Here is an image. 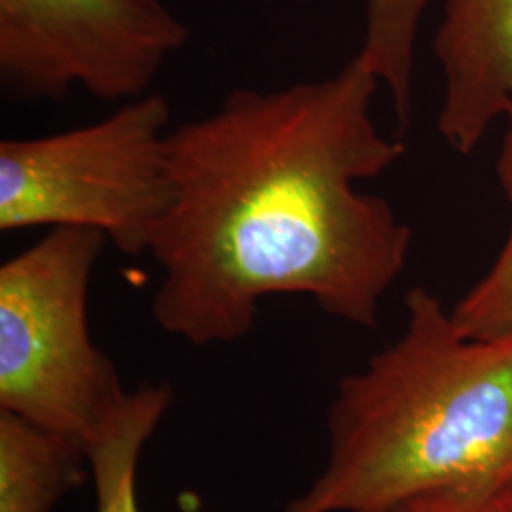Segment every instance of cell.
Segmentation results:
<instances>
[{
    "instance_id": "obj_1",
    "label": "cell",
    "mask_w": 512,
    "mask_h": 512,
    "mask_svg": "<svg viewBox=\"0 0 512 512\" xmlns=\"http://www.w3.org/2000/svg\"><path fill=\"white\" fill-rule=\"evenodd\" d=\"M380 82L355 55L323 80L239 88L167 135L173 198L148 255L162 270L158 327L192 346L232 344L277 294L376 329L412 232L359 192L404 154L374 124Z\"/></svg>"
},
{
    "instance_id": "obj_2",
    "label": "cell",
    "mask_w": 512,
    "mask_h": 512,
    "mask_svg": "<svg viewBox=\"0 0 512 512\" xmlns=\"http://www.w3.org/2000/svg\"><path fill=\"white\" fill-rule=\"evenodd\" d=\"M327 433L323 471L279 512L494 499L512 482V334L469 338L439 296L414 287L403 334L338 382Z\"/></svg>"
},
{
    "instance_id": "obj_3",
    "label": "cell",
    "mask_w": 512,
    "mask_h": 512,
    "mask_svg": "<svg viewBox=\"0 0 512 512\" xmlns=\"http://www.w3.org/2000/svg\"><path fill=\"white\" fill-rule=\"evenodd\" d=\"M107 243L92 228H52L0 266V408L86 452L129 395L88 325L93 268Z\"/></svg>"
},
{
    "instance_id": "obj_4",
    "label": "cell",
    "mask_w": 512,
    "mask_h": 512,
    "mask_svg": "<svg viewBox=\"0 0 512 512\" xmlns=\"http://www.w3.org/2000/svg\"><path fill=\"white\" fill-rule=\"evenodd\" d=\"M171 109L147 93L82 128L0 141V230L92 228L145 255L173 198Z\"/></svg>"
},
{
    "instance_id": "obj_5",
    "label": "cell",
    "mask_w": 512,
    "mask_h": 512,
    "mask_svg": "<svg viewBox=\"0 0 512 512\" xmlns=\"http://www.w3.org/2000/svg\"><path fill=\"white\" fill-rule=\"evenodd\" d=\"M188 40L160 0H0V84L16 101L147 95Z\"/></svg>"
},
{
    "instance_id": "obj_6",
    "label": "cell",
    "mask_w": 512,
    "mask_h": 512,
    "mask_svg": "<svg viewBox=\"0 0 512 512\" xmlns=\"http://www.w3.org/2000/svg\"><path fill=\"white\" fill-rule=\"evenodd\" d=\"M433 52L444 80L439 133L471 154L512 105V0H444Z\"/></svg>"
},
{
    "instance_id": "obj_7",
    "label": "cell",
    "mask_w": 512,
    "mask_h": 512,
    "mask_svg": "<svg viewBox=\"0 0 512 512\" xmlns=\"http://www.w3.org/2000/svg\"><path fill=\"white\" fill-rule=\"evenodd\" d=\"M90 476L80 442L0 408V512H54Z\"/></svg>"
},
{
    "instance_id": "obj_8",
    "label": "cell",
    "mask_w": 512,
    "mask_h": 512,
    "mask_svg": "<svg viewBox=\"0 0 512 512\" xmlns=\"http://www.w3.org/2000/svg\"><path fill=\"white\" fill-rule=\"evenodd\" d=\"M171 403L169 384L139 385L129 391L120 412L88 448L95 512H141L137 503L139 461Z\"/></svg>"
},
{
    "instance_id": "obj_9",
    "label": "cell",
    "mask_w": 512,
    "mask_h": 512,
    "mask_svg": "<svg viewBox=\"0 0 512 512\" xmlns=\"http://www.w3.org/2000/svg\"><path fill=\"white\" fill-rule=\"evenodd\" d=\"M431 0H366L365 42L357 57L391 95L401 128L412 116V74L421 18Z\"/></svg>"
},
{
    "instance_id": "obj_10",
    "label": "cell",
    "mask_w": 512,
    "mask_h": 512,
    "mask_svg": "<svg viewBox=\"0 0 512 512\" xmlns=\"http://www.w3.org/2000/svg\"><path fill=\"white\" fill-rule=\"evenodd\" d=\"M503 124L495 175L511 211V226L488 272L450 311L461 334L484 340L512 334V105L503 116Z\"/></svg>"
},
{
    "instance_id": "obj_11",
    "label": "cell",
    "mask_w": 512,
    "mask_h": 512,
    "mask_svg": "<svg viewBox=\"0 0 512 512\" xmlns=\"http://www.w3.org/2000/svg\"><path fill=\"white\" fill-rule=\"evenodd\" d=\"M492 501L463 494H429L359 512H494Z\"/></svg>"
},
{
    "instance_id": "obj_12",
    "label": "cell",
    "mask_w": 512,
    "mask_h": 512,
    "mask_svg": "<svg viewBox=\"0 0 512 512\" xmlns=\"http://www.w3.org/2000/svg\"><path fill=\"white\" fill-rule=\"evenodd\" d=\"M492 511L512 512V482L495 495L494 501H492Z\"/></svg>"
}]
</instances>
